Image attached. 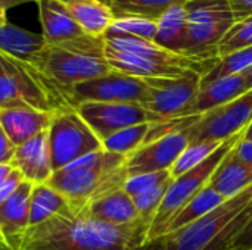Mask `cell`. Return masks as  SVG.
Segmentation results:
<instances>
[{"label":"cell","instance_id":"cell-27","mask_svg":"<svg viewBox=\"0 0 252 250\" xmlns=\"http://www.w3.org/2000/svg\"><path fill=\"white\" fill-rule=\"evenodd\" d=\"M226 199L217 193L210 184L205 186L170 222L168 228H167V234L174 233L186 225L193 224L195 221L201 220L204 215H207L208 212H211L213 209H216L219 205H221Z\"/></svg>","mask_w":252,"mask_h":250},{"label":"cell","instance_id":"cell-29","mask_svg":"<svg viewBox=\"0 0 252 250\" xmlns=\"http://www.w3.org/2000/svg\"><path fill=\"white\" fill-rule=\"evenodd\" d=\"M250 68H252V46L242 49V50H238V52H233L227 56L219 57L217 62L214 63V66L201 77V85L213 83L223 77L244 74Z\"/></svg>","mask_w":252,"mask_h":250},{"label":"cell","instance_id":"cell-38","mask_svg":"<svg viewBox=\"0 0 252 250\" xmlns=\"http://www.w3.org/2000/svg\"><path fill=\"white\" fill-rule=\"evenodd\" d=\"M16 146L6 136L3 128L0 127V164H10L15 156Z\"/></svg>","mask_w":252,"mask_h":250},{"label":"cell","instance_id":"cell-25","mask_svg":"<svg viewBox=\"0 0 252 250\" xmlns=\"http://www.w3.org/2000/svg\"><path fill=\"white\" fill-rule=\"evenodd\" d=\"M69 209L65 197L47 183L34 184L30 199V227L38 225Z\"/></svg>","mask_w":252,"mask_h":250},{"label":"cell","instance_id":"cell-14","mask_svg":"<svg viewBox=\"0 0 252 250\" xmlns=\"http://www.w3.org/2000/svg\"><path fill=\"white\" fill-rule=\"evenodd\" d=\"M10 165L32 184H44L53 174L49 133H40L24 144L18 146Z\"/></svg>","mask_w":252,"mask_h":250},{"label":"cell","instance_id":"cell-4","mask_svg":"<svg viewBox=\"0 0 252 250\" xmlns=\"http://www.w3.org/2000/svg\"><path fill=\"white\" fill-rule=\"evenodd\" d=\"M0 109L31 106L56 112L71 106L31 63L18 60L0 52Z\"/></svg>","mask_w":252,"mask_h":250},{"label":"cell","instance_id":"cell-7","mask_svg":"<svg viewBox=\"0 0 252 250\" xmlns=\"http://www.w3.org/2000/svg\"><path fill=\"white\" fill-rule=\"evenodd\" d=\"M201 74L186 71L180 77L143 78L148 96L143 108L152 115L154 122H164L195 116L196 100L201 88Z\"/></svg>","mask_w":252,"mask_h":250},{"label":"cell","instance_id":"cell-18","mask_svg":"<svg viewBox=\"0 0 252 250\" xmlns=\"http://www.w3.org/2000/svg\"><path fill=\"white\" fill-rule=\"evenodd\" d=\"M105 59L114 71L137 78H171V77H180L186 71H190L180 66L140 57L127 52L115 50L108 46H105Z\"/></svg>","mask_w":252,"mask_h":250},{"label":"cell","instance_id":"cell-36","mask_svg":"<svg viewBox=\"0 0 252 250\" xmlns=\"http://www.w3.org/2000/svg\"><path fill=\"white\" fill-rule=\"evenodd\" d=\"M230 250H252V215L239 236L235 239Z\"/></svg>","mask_w":252,"mask_h":250},{"label":"cell","instance_id":"cell-33","mask_svg":"<svg viewBox=\"0 0 252 250\" xmlns=\"http://www.w3.org/2000/svg\"><path fill=\"white\" fill-rule=\"evenodd\" d=\"M252 46V16L238 21L224 34L219 44V57Z\"/></svg>","mask_w":252,"mask_h":250},{"label":"cell","instance_id":"cell-13","mask_svg":"<svg viewBox=\"0 0 252 250\" xmlns=\"http://www.w3.org/2000/svg\"><path fill=\"white\" fill-rule=\"evenodd\" d=\"M188 128L165 134L151 143L143 144L130 158H127V175L131 177L137 174L171 171L179 156L192 143Z\"/></svg>","mask_w":252,"mask_h":250},{"label":"cell","instance_id":"cell-42","mask_svg":"<svg viewBox=\"0 0 252 250\" xmlns=\"http://www.w3.org/2000/svg\"><path fill=\"white\" fill-rule=\"evenodd\" d=\"M15 171V168L10 164H0V184Z\"/></svg>","mask_w":252,"mask_h":250},{"label":"cell","instance_id":"cell-37","mask_svg":"<svg viewBox=\"0 0 252 250\" xmlns=\"http://www.w3.org/2000/svg\"><path fill=\"white\" fill-rule=\"evenodd\" d=\"M235 22L252 16V0H229Z\"/></svg>","mask_w":252,"mask_h":250},{"label":"cell","instance_id":"cell-11","mask_svg":"<svg viewBox=\"0 0 252 250\" xmlns=\"http://www.w3.org/2000/svg\"><path fill=\"white\" fill-rule=\"evenodd\" d=\"M251 121L252 88L233 102L199 115V118L188 128V131L192 141H224L242 134Z\"/></svg>","mask_w":252,"mask_h":250},{"label":"cell","instance_id":"cell-2","mask_svg":"<svg viewBox=\"0 0 252 250\" xmlns=\"http://www.w3.org/2000/svg\"><path fill=\"white\" fill-rule=\"evenodd\" d=\"M31 65L65 99L74 85L112 71L105 59V38L89 34L61 44H46Z\"/></svg>","mask_w":252,"mask_h":250},{"label":"cell","instance_id":"cell-39","mask_svg":"<svg viewBox=\"0 0 252 250\" xmlns=\"http://www.w3.org/2000/svg\"><path fill=\"white\" fill-rule=\"evenodd\" d=\"M233 152L247 164H250L252 167V141L242 139V136L239 137V140L235 143L233 146Z\"/></svg>","mask_w":252,"mask_h":250},{"label":"cell","instance_id":"cell-22","mask_svg":"<svg viewBox=\"0 0 252 250\" xmlns=\"http://www.w3.org/2000/svg\"><path fill=\"white\" fill-rule=\"evenodd\" d=\"M158 29L154 43L159 47L186 56L189 47V29H188V13L185 4H176L170 7L158 21Z\"/></svg>","mask_w":252,"mask_h":250},{"label":"cell","instance_id":"cell-5","mask_svg":"<svg viewBox=\"0 0 252 250\" xmlns=\"http://www.w3.org/2000/svg\"><path fill=\"white\" fill-rule=\"evenodd\" d=\"M185 7L189 29L186 56L196 62H216L219 44L235 24L229 0H189Z\"/></svg>","mask_w":252,"mask_h":250},{"label":"cell","instance_id":"cell-23","mask_svg":"<svg viewBox=\"0 0 252 250\" xmlns=\"http://www.w3.org/2000/svg\"><path fill=\"white\" fill-rule=\"evenodd\" d=\"M251 88L247 84L244 74L219 78L213 83L202 84L196 100V113L202 115L220 106H224L241 97Z\"/></svg>","mask_w":252,"mask_h":250},{"label":"cell","instance_id":"cell-20","mask_svg":"<svg viewBox=\"0 0 252 250\" xmlns=\"http://www.w3.org/2000/svg\"><path fill=\"white\" fill-rule=\"evenodd\" d=\"M208 184L224 199H230L251 187L252 167L242 161L232 147L214 171Z\"/></svg>","mask_w":252,"mask_h":250},{"label":"cell","instance_id":"cell-6","mask_svg":"<svg viewBox=\"0 0 252 250\" xmlns=\"http://www.w3.org/2000/svg\"><path fill=\"white\" fill-rule=\"evenodd\" d=\"M242 134H238L232 139H227L210 158H207L202 164L192 168L190 171L182 174L177 178L171 180V184L164 196V200L155 215V220L149 228L148 242L159 239L167 234V228L173 218L205 187L208 186L214 171L224 159V156L230 152L235 143L239 140Z\"/></svg>","mask_w":252,"mask_h":250},{"label":"cell","instance_id":"cell-41","mask_svg":"<svg viewBox=\"0 0 252 250\" xmlns=\"http://www.w3.org/2000/svg\"><path fill=\"white\" fill-rule=\"evenodd\" d=\"M31 1H35V0H0V6L6 7V9H12V7L27 4V3H31Z\"/></svg>","mask_w":252,"mask_h":250},{"label":"cell","instance_id":"cell-10","mask_svg":"<svg viewBox=\"0 0 252 250\" xmlns=\"http://www.w3.org/2000/svg\"><path fill=\"white\" fill-rule=\"evenodd\" d=\"M148 96V85L143 78L131 77L118 71H111L102 77L74 85L66 100L71 106L84 102L106 103H139L143 106Z\"/></svg>","mask_w":252,"mask_h":250},{"label":"cell","instance_id":"cell-43","mask_svg":"<svg viewBox=\"0 0 252 250\" xmlns=\"http://www.w3.org/2000/svg\"><path fill=\"white\" fill-rule=\"evenodd\" d=\"M242 139H245V140H250L252 141V121L250 122V125L245 128V131L242 133Z\"/></svg>","mask_w":252,"mask_h":250},{"label":"cell","instance_id":"cell-3","mask_svg":"<svg viewBox=\"0 0 252 250\" xmlns=\"http://www.w3.org/2000/svg\"><path fill=\"white\" fill-rule=\"evenodd\" d=\"M126 162V156L100 149L55 171L47 184L65 197L72 211H81L102 194L124 186L128 177Z\"/></svg>","mask_w":252,"mask_h":250},{"label":"cell","instance_id":"cell-30","mask_svg":"<svg viewBox=\"0 0 252 250\" xmlns=\"http://www.w3.org/2000/svg\"><path fill=\"white\" fill-rule=\"evenodd\" d=\"M226 141V140H224ZM224 141L217 140H201V141H192L183 153L179 156L176 164L171 168V178H177L182 174L190 171L192 168L202 164L207 158H210Z\"/></svg>","mask_w":252,"mask_h":250},{"label":"cell","instance_id":"cell-8","mask_svg":"<svg viewBox=\"0 0 252 250\" xmlns=\"http://www.w3.org/2000/svg\"><path fill=\"white\" fill-rule=\"evenodd\" d=\"M47 133L53 172L86 155L103 149L102 141L74 106H66L53 112Z\"/></svg>","mask_w":252,"mask_h":250},{"label":"cell","instance_id":"cell-45","mask_svg":"<svg viewBox=\"0 0 252 250\" xmlns=\"http://www.w3.org/2000/svg\"><path fill=\"white\" fill-rule=\"evenodd\" d=\"M0 250H12V248L7 245V242L4 240V237H3V233H1V230H0Z\"/></svg>","mask_w":252,"mask_h":250},{"label":"cell","instance_id":"cell-15","mask_svg":"<svg viewBox=\"0 0 252 250\" xmlns=\"http://www.w3.org/2000/svg\"><path fill=\"white\" fill-rule=\"evenodd\" d=\"M32 183L24 181L16 192L0 205V230L12 250H19L30 228V199Z\"/></svg>","mask_w":252,"mask_h":250},{"label":"cell","instance_id":"cell-9","mask_svg":"<svg viewBox=\"0 0 252 250\" xmlns=\"http://www.w3.org/2000/svg\"><path fill=\"white\" fill-rule=\"evenodd\" d=\"M252 202V186L226 199L201 220L174 233L162 236L171 250H202Z\"/></svg>","mask_w":252,"mask_h":250},{"label":"cell","instance_id":"cell-19","mask_svg":"<svg viewBox=\"0 0 252 250\" xmlns=\"http://www.w3.org/2000/svg\"><path fill=\"white\" fill-rule=\"evenodd\" d=\"M84 211L92 218L112 225H127L140 220L133 197L127 194L123 187L94 199L84 208Z\"/></svg>","mask_w":252,"mask_h":250},{"label":"cell","instance_id":"cell-17","mask_svg":"<svg viewBox=\"0 0 252 250\" xmlns=\"http://www.w3.org/2000/svg\"><path fill=\"white\" fill-rule=\"evenodd\" d=\"M46 44H61L86 35L58 0H35Z\"/></svg>","mask_w":252,"mask_h":250},{"label":"cell","instance_id":"cell-34","mask_svg":"<svg viewBox=\"0 0 252 250\" xmlns=\"http://www.w3.org/2000/svg\"><path fill=\"white\" fill-rule=\"evenodd\" d=\"M171 178V171H158V172H148V174H137L127 177L124 181V192L130 194L131 197L136 194H140L143 192H148Z\"/></svg>","mask_w":252,"mask_h":250},{"label":"cell","instance_id":"cell-46","mask_svg":"<svg viewBox=\"0 0 252 250\" xmlns=\"http://www.w3.org/2000/svg\"><path fill=\"white\" fill-rule=\"evenodd\" d=\"M244 75H245V78H247V84H248V87L252 88V68H250L247 72H244Z\"/></svg>","mask_w":252,"mask_h":250},{"label":"cell","instance_id":"cell-32","mask_svg":"<svg viewBox=\"0 0 252 250\" xmlns=\"http://www.w3.org/2000/svg\"><path fill=\"white\" fill-rule=\"evenodd\" d=\"M171 180L173 178H170L168 181H165V183H162V184H159V186H157L148 192H143L140 194L133 196V203L136 206L139 218L146 225H149V228H151V225L155 220V215H157V212H158V209L164 200V196H165V193L171 184Z\"/></svg>","mask_w":252,"mask_h":250},{"label":"cell","instance_id":"cell-35","mask_svg":"<svg viewBox=\"0 0 252 250\" xmlns=\"http://www.w3.org/2000/svg\"><path fill=\"white\" fill-rule=\"evenodd\" d=\"M24 181H25L24 175H22L18 169H15V171H13V172L0 184V205H1L6 199H9Z\"/></svg>","mask_w":252,"mask_h":250},{"label":"cell","instance_id":"cell-21","mask_svg":"<svg viewBox=\"0 0 252 250\" xmlns=\"http://www.w3.org/2000/svg\"><path fill=\"white\" fill-rule=\"evenodd\" d=\"M75 24L89 35L103 37L111 24L114 13L105 0H58Z\"/></svg>","mask_w":252,"mask_h":250},{"label":"cell","instance_id":"cell-26","mask_svg":"<svg viewBox=\"0 0 252 250\" xmlns=\"http://www.w3.org/2000/svg\"><path fill=\"white\" fill-rule=\"evenodd\" d=\"M189 0H105L114 18H145L158 21L170 7Z\"/></svg>","mask_w":252,"mask_h":250},{"label":"cell","instance_id":"cell-1","mask_svg":"<svg viewBox=\"0 0 252 250\" xmlns=\"http://www.w3.org/2000/svg\"><path fill=\"white\" fill-rule=\"evenodd\" d=\"M149 225L136 221L112 225L92 218L84 209L65 212L30 227L19 250H140L148 243Z\"/></svg>","mask_w":252,"mask_h":250},{"label":"cell","instance_id":"cell-40","mask_svg":"<svg viewBox=\"0 0 252 250\" xmlns=\"http://www.w3.org/2000/svg\"><path fill=\"white\" fill-rule=\"evenodd\" d=\"M140 250H171L168 246H167V243H165V240L162 239V237H159V239H155V240H149L143 248Z\"/></svg>","mask_w":252,"mask_h":250},{"label":"cell","instance_id":"cell-28","mask_svg":"<svg viewBox=\"0 0 252 250\" xmlns=\"http://www.w3.org/2000/svg\"><path fill=\"white\" fill-rule=\"evenodd\" d=\"M149 128H151V124L145 122V124H137V125L124 128L121 131H117L102 141V147L106 152L130 158L136 150H139L146 143Z\"/></svg>","mask_w":252,"mask_h":250},{"label":"cell","instance_id":"cell-12","mask_svg":"<svg viewBox=\"0 0 252 250\" xmlns=\"http://www.w3.org/2000/svg\"><path fill=\"white\" fill-rule=\"evenodd\" d=\"M75 109L100 141L124 128L154 122L152 115L139 103L84 102Z\"/></svg>","mask_w":252,"mask_h":250},{"label":"cell","instance_id":"cell-31","mask_svg":"<svg viewBox=\"0 0 252 250\" xmlns=\"http://www.w3.org/2000/svg\"><path fill=\"white\" fill-rule=\"evenodd\" d=\"M158 24L152 19L145 18H115L103 37L130 35L143 40L154 41L157 35Z\"/></svg>","mask_w":252,"mask_h":250},{"label":"cell","instance_id":"cell-44","mask_svg":"<svg viewBox=\"0 0 252 250\" xmlns=\"http://www.w3.org/2000/svg\"><path fill=\"white\" fill-rule=\"evenodd\" d=\"M7 9L0 6V25H6L7 24Z\"/></svg>","mask_w":252,"mask_h":250},{"label":"cell","instance_id":"cell-16","mask_svg":"<svg viewBox=\"0 0 252 250\" xmlns=\"http://www.w3.org/2000/svg\"><path fill=\"white\" fill-rule=\"evenodd\" d=\"M53 112L40 111L31 106L0 109V127L18 147L32 137L49 130Z\"/></svg>","mask_w":252,"mask_h":250},{"label":"cell","instance_id":"cell-24","mask_svg":"<svg viewBox=\"0 0 252 250\" xmlns=\"http://www.w3.org/2000/svg\"><path fill=\"white\" fill-rule=\"evenodd\" d=\"M46 46L41 34H35L12 24L0 25V52L22 62L31 63L32 57Z\"/></svg>","mask_w":252,"mask_h":250},{"label":"cell","instance_id":"cell-47","mask_svg":"<svg viewBox=\"0 0 252 250\" xmlns=\"http://www.w3.org/2000/svg\"><path fill=\"white\" fill-rule=\"evenodd\" d=\"M0 69H1V66H0Z\"/></svg>","mask_w":252,"mask_h":250}]
</instances>
